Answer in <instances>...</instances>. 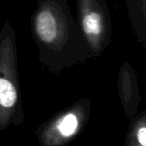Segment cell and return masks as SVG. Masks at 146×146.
<instances>
[{
	"label": "cell",
	"instance_id": "277c9868",
	"mask_svg": "<svg viewBox=\"0 0 146 146\" xmlns=\"http://www.w3.org/2000/svg\"><path fill=\"white\" fill-rule=\"evenodd\" d=\"M78 127L77 117L73 114H68L58 123L57 128L60 133L64 137H69L73 135Z\"/></svg>",
	"mask_w": 146,
	"mask_h": 146
},
{
	"label": "cell",
	"instance_id": "3957f363",
	"mask_svg": "<svg viewBox=\"0 0 146 146\" xmlns=\"http://www.w3.org/2000/svg\"><path fill=\"white\" fill-rule=\"evenodd\" d=\"M84 31L88 35H98L100 33L102 29L101 20L99 15L97 13H90L84 16L82 21Z\"/></svg>",
	"mask_w": 146,
	"mask_h": 146
},
{
	"label": "cell",
	"instance_id": "5b68a950",
	"mask_svg": "<svg viewBox=\"0 0 146 146\" xmlns=\"http://www.w3.org/2000/svg\"><path fill=\"white\" fill-rule=\"evenodd\" d=\"M138 140L140 145L143 146L146 145V128L145 127H141L138 132Z\"/></svg>",
	"mask_w": 146,
	"mask_h": 146
},
{
	"label": "cell",
	"instance_id": "6da1fadb",
	"mask_svg": "<svg viewBox=\"0 0 146 146\" xmlns=\"http://www.w3.org/2000/svg\"><path fill=\"white\" fill-rule=\"evenodd\" d=\"M56 21L49 10H42L36 18V30L39 38L45 43H51L56 36Z\"/></svg>",
	"mask_w": 146,
	"mask_h": 146
},
{
	"label": "cell",
	"instance_id": "7a4b0ae2",
	"mask_svg": "<svg viewBox=\"0 0 146 146\" xmlns=\"http://www.w3.org/2000/svg\"><path fill=\"white\" fill-rule=\"evenodd\" d=\"M16 98L17 93L13 84L6 79L0 78V105L4 108L12 107Z\"/></svg>",
	"mask_w": 146,
	"mask_h": 146
}]
</instances>
